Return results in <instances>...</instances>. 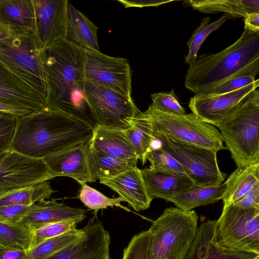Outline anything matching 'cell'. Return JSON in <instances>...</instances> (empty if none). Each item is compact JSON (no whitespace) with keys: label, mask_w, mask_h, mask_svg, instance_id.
Returning a JSON list of instances; mask_svg holds the SVG:
<instances>
[{"label":"cell","mask_w":259,"mask_h":259,"mask_svg":"<svg viewBox=\"0 0 259 259\" xmlns=\"http://www.w3.org/2000/svg\"><path fill=\"white\" fill-rule=\"evenodd\" d=\"M39 52L47 84L45 108L96 127L85 94V50L64 38Z\"/></svg>","instance_id":"obj_1"},{"label":"cell","mask_w":259,"mask_h":259,"mask_svg":"<svg viewBox=\"0 0 259 259\" xmlns=\"http://www.w3.org/2000/svg\"><path fill=\"white\" fill-rule=\"evenodd\" d=\"M94 128L61 112L44 108L16 119L11 150L37 159L83 143Z\"/></svg>","instance_id":"obj_2"},{"label":"cell","mask_w":259,"mask_h":259,"mask_svg":"<svg viewBox=\"0 0 259 259\" xmlns=\"http://www.w3.org/2000/svg\"><path fill=\"white\" fill-rule=\"evenodd\" d=\"M259 73V32L245 28L240 37L223 51L198 56L188 67L185 87L201 94L230 78Z\"/></svg>","instance_id":"obj_3"},{"label":"cell","mask_w":259,"mask_h":259,"mask_svg":"<svg viewBox=\"0 0 259 259\" xmlns=\"http://www.w3.org/2000/svg\"><path fill=\"white\" fill-rule=\"evenodd\" d=\"M215 126L237 167L259 162V90L233 109Z\"/></svg>","instance_id":"obj_4"},{"label":"cell","mask_w":259,"mask_h":259,"mask_svg":"<svg viewBox=\"0 0 259 259\" xmlns=\"http://www.w3.org/2000/svg\"><path fill=\"white\" fill-rule=\"evenodd\" d=\"M198 219L194 210L166 208L148 230L149 259H182L195 237Z\"/></svg>","instance_id":"obj_5"},{"label":"cell","mask_w":259,"mask_h":259,"mask_svg":"<svg viewBox=\"0 0 259 259\" xmlns=\"http://www.w3.org/2000/svg\"><path fill=\"white\" fill-rule=\"evenodd\" d=\"M0 64L38 93L46 102L45 67L32 33L0 41Z\"/></svg>","instance_id":"obj_6"},{"label":"cell","mask_w":259,"mask_h":259,"mask_svg":"<svg viewBox=\"0 0 259 259\" xmlns=\"http://www.w3.org/2000/svg\"><path fill=\"white\" fill-rule=\"evenodd\" d=\"M153 136L195 185L217 186L223 183L226 175L219 168L217 151L178 140L154 130Z\"/></svg>","instance_id":"obj_7"},{"label":"cell","mask_w":259,"mask_h":259,"mask_svg":"<svg viewBox=\"0 0 259 259\" xmlns=\"http://www.w3.org/2000/svg\"><path fill=\"white\" fill-rule=\"evenodd\" d=\"M154 131L178 140L217 152L226 149L220 132L193 113L176 115L160 112L151 105L145 111Z\"/></svg>","instance_id":"obj_8"},{"label":"cell","mask_w":259,"mask_h":259,"mask_svg":"<svg viewBox=\"0 0 259 259\" xmlns=\"http://www.w3.org/2000/svg\"><path fill=\"white\" fill-rule=\"evenodd\" d=\"M215 235L223 247L259 254V209L224 206L216 221Z\"/></svg>","instance_id":"obj_9"},{"label":"cell","mask_w":259,"mask_h":259,"mask_svg":"<svg viewBox=\"0 0 259 259\" xmlns=\"http://www.w3.org/2000/svg\"><path fill=\"white\" fill-rule=\"evenodd\" d=\"M85 94L97 125L124 130L140 111L132 98L108 88L87 82Z\"/></svg>","instance_id":"obj_10"},{"label":"cell","mask_w":259,"mask_h":259,"mask_svg":"<svg viewBox=\"0 0 259 259\" xmlns=\"http://www.w3.org/2000/svg\"><path fill=\"white\" fill-rule=\"evenodd\" d=\"M53 178L43 159L12 150L0 154V199L25 187Z\"/></svg>","instance_id":"obj_11"},{"label":"cell","mask_w":259,"mask_h":259,"mask_svg":"<svg viewBox=\"0 0 259 259\" xmlns=\"http://www.w3.org/2000/svg\"><path fill=\"white\" fill-rule=\"evenodd\" d=\"M84 74L87 82L132 98L131 67L126 59L85 50Z\"/></svg>","instance_id":"obj_12"},{"label":"cell","mask_w":259,"mask_h":259,"mask_svg":"<svg viewBox=\"0 0 259 259\" xmlns=\"http://www.w3.org/2000/svg\"><path fill=\"white\" fill-rule=\"evenodd\" d=\"M68 2L67 0H32V34L39 51L65 38Z\"/></svg>","instance_id":"obj_13"},{"label":"cell","mask_w":259,"mask_h":259,"mask_svg":"<svg viewBox=\"0 0 259 259\" xmlns=\"http://www.w3.org/2000/svg\"><path fill=\"white\" fill-rule=\"evenodd\" d=\"M79 236L46 259H110V237L101 222L90 220Z\"/></svg>","instance_id":"obj_14"},{"label":"cell","mask_w":259,"mask_h":259,"mask_svg":"<svg viewBox=\"0 0 259 259\" xmlns=\"http://www.w3.org/2000/svg\"><path fill=\"white\" fill-rule=\"evenodd\" d=\"M258 85L257 79L253 83L230 93L218 95H195L190 99L189 107L198 119L214 126Z\"/></svg>","instance_id":"obj_15"},{"label":"cell","mask_w":259,"mask_h":259,"mask_svg":"<svg viewBox=\"0 0 259 259\" xmlns=\"http://www.w3.org/2000/svg\"><path fill=\"white\" fill-rule=\"evenodd\" d=\"M89 143H83L43 159L53 178H71L79 184L95 182L88 162Z\"/></svg>","instance_id":"obj_16"},{"label":"cell","mask_w":259,"mask_h":259,"mask_svg":"<svg viewBox=\"0 0 259 259\" xmlns=\"http://www.w3.org/2000/svg\"><path fill=\"white\" fill-rule=\"evenodd\" d=\"M216 221L208 220L197 228L195 237L182 259H259V254L240 252L219 245Z\"/></svg>","instance_id":"obj_17"},{"label":"cell","mask_w":259,"mask_h":259,"mask_svg":"<svg viewBox=\"0 0 259 259\" xmlns=\"http://www.w3.org/2000/svg\"><path fill=\"white\" fill-rule=\"evenodd\" d=\"M99 181L116 192L135 210H144L150 207L152 199L147 192L141 169L137 166Z\"/></svg>","instance_id":"obj_18"},{"label":"cell","mask_w":259,"mask_h":259,"mask_svg":"<svg viewBox=\"0 0 259 259\" xmlns=\"http://www.w3.org/2000/svg\"><path fill=\"white\" fill-rule=\"evenodd\" d=\"M85 218L83 209L71 207L55 200H44L30 205L20 224L33 232L48 224L68 220L79 223Z\"/></svg>","instance_id":"obj_19"},{"label":"cell","mask_w":259,"mask_h":259,"mask_svg":"<svg viewBox=\"0 0 259 259\" xmlns=\"http://www.w3.org/2000/svg\"><path fill=\"white\" fill-rule=\"evenodd\" d=\"M0 101L32 112L45 107V100L38 93L1 64Z\"/></svg>","instance_id":"obj_20"},{"label":"cell","mask_w":259,"mask_h":259,"mask_svg":"<svg viewBox=\"0 0 259 259\" xmlns=\"http://www.w3.org/2000/svg\"><path fill=\"white\" fill-rule=\"evenodd\" d=\"M150 197L170 201L171 198L191 188L195 184L184 172L146 167L141 169Z\"/></svg>","instance_id":"obj_21"},{"label":"cell","mask_w":259,"mask_h":259,"mask_svg":"<svg viewBox=\"0 0 259 259\" xmlns=\"http://www.w3.org/2000/svg\"><path fill=\"white\" fill-rule=\"evenodd\" d=\"M98 27L68 2L65 38L85 50L100 51Z\"/></svg>","instance_id":"obj_22"},{"label":"cell","mask_w":259,"mask_h":259,"mask_svg":"<svg viewBox=\"0 0 259 259\" xmlns=\"http://www.w3.org/2000/svg\"><path fill=\"white\" fill-rule=\"evenodd\" d=\"M90 146L105 153L124 159L139 160L137 153L123 130L97 125L93 130Z\"/></svg>","instance_id":"obj_23"},{"label":"cell","mask_w":259,"mask_h":259,"mask_svg":"<svg viewBox=\"0 0 259 259\" xmlns=\"http://www.w3.org/2000/svg\"><path fill=\"white\" fill-rule=\"evenodd\" d=\"M224 206L233 204L259 184V162L237 167L224 182Z\"/></svg>","instance_id":"obj_24"},{"label":"cell","mask_w":259,"mask_h":259,"mask_svg":"<svg viewBox=\"0 0 259 259\" xmlns=\"http://www.w3.org/2000/svg\"><path fill=\"white\" fill-rule=\"evenodd\" d=\"M138 159H124L105 153L89 146L88 162L91 174L96 181L114 177L137 166Z\"/></svg>","instance_id":"obj_25"},{"label":"cell","mask_w":259,"mask_h":259,"mask_svg":"<svg viewBox=\"0 0 259 259\" xmlns=\"http://www.w3.org/2000/svg\"><path fill=\"white\" fill-rule=\"evenodd\" d=\"M0 19L19 34L32 33L34 14L32 0H0Z\"/></svg>","instance_id":"obj_26"},{"label":"cell","mask_w":259,"mask_h":259,"mask_svg":"<svg viewBox=\"0 0 259 259\" xmlns=\"http://www.w3.org/2000/svg\"><path fill=\"white\" fill-rule=\"evenodd\" d=\"M183 5L204 13L224 12L232 18H244L248 13L259 12V0H188Z\"/></svg>","instance_id":"obj_27"},{"label":"cell","mask_w":259,"mask_h":259,"mask_svg":"<svg viewBox=\"0 0 259 259\" xmlns=\"http://www.w3.org/2000/svg\"><path fill=\"white\" fill-rule=\"evenodd\" d=\"M226 189L225 183L217 186L193 185L191 188L174 196L170 200L177 207L186 211L215 203L222 200Z\"/></svg>","instance_id":"obj_28"},{"label":"cell","mask_w":259,"mask_h":259,"mask_svg":"<svg viewBox=\"0 0 259 259\" xmlns=\"http://www.w3.org/2000/svg\"><path fill=\"white\" fill-rule=\"evenodd\" d=\"M123 132L135 150L139 160L143 165L145 164L152 142L155 139L149 116L145 112L140 111L131 120L128 127Z\"/></svg>","instance_id":"obj_29"},{"label":"cell","mask_w":259,"mask_h":259,"mask_svg":"<svg viewBox=\"0 0 259 259\" xmlns=\"http://www.w3.org/2000/svg\"><path fill=\"white\" fill-rule=\"evenodd\" d=\"M55 191L44 181L10 193L0 199V206L14 204L30 206L49 198Z\"/></svg>","instance_id":"obj_30"},{"label":"cell","mask_w":259,"mask_h":259,"mask_svg":"<svg viewBox=\"0 0 259 259\" xmlns=\"http://www.w3.org/2000/svg\"><path fill=\"white\" fill-rule=\"evenodd\" d=\"M230 18L232 17L229 15L224 14L213 22H210L209 17H205L201 20L199 26L193 31L187 43L188 53L185 57V61L186 64L190 66L195 62L198 57V52L206 38Z\"/></svg>","instance_id":"obj_31"},{"label":"cell","mask_w":259,"mask_h":259,"mask_svg":"<svg viewBox=\"0 0 259 259\" xmlns=\"http://www.w3.org/2000/svg\"><path fill=\"white\" fill-rule=\"evenodd\" d=\"M31 238V232L22 225L0 221V245L28 250Z\"/></svg>","instance_id":"obj_32"},{"label":"cell","mask_w":259,"mask_h":259,"mask_svg":"<svg viewBox=\"0 0 259 259\" xmlns=\"http://www.w3.org/2000/svg\"><path fill=\"white\" fill-rule=\"evenodd\" d=\"M81 231L76 229L45 240L27 250L29 259H46L74 240Z\"/></svg>","instance_id":"obj_33"},{"label":"cell","mask_w":259,"mask_h":259,"mask_svg":"<svg viewBox=\"0 0 259 259\" xmlns=\"http://www.w3.org/2000/svg\"><path fill=\"white\" fill-rule=\"evenodd\" d=\"M80 190L78 198L85 206L94 210L95 213L99 209L106 208L109 206H116L124 208L121 202L120 197L111 198L108 197L100 191L89 186L86 183H80Z\"/></svg>","instance_id":"obj_34"},{"label":"cell","mask_w":259,"mask_h":259,"mask_svg":"<svg viewBox=\"0 0 259 259\" xmlns=\"http://www.w3.org/2000/svg\"><path fill=\"white\" fill-rule=\"evenodd\" d=\"M79 222L75 220L64 221L45 225L31 232L30 247H35L45 240L76 229Z\"/></svg>","instance_id":"obj_35"},{"label":"cell","mask_w":259,"mask_h":259,"mask_svg":"<svg viewBox=\"0 0 259 259\" xmlns=\"http://www.w3.org/2000/svg\"><path fill=\"white\" fill-rule=\"evenodd\" d=\"M147 160L150 163L151 168L185 173L180 164L161 148L156 139L152 142L147 155Z\"/></svg>","instance_id":"obj_36"},{"label":"cell","mask_w":259,"mask_h":259,"mask_svg":"<svg viewBox=\"0 0 259 259\" xmlns=\"http://www.w3.org/2000/svg\"><path fill=\"white\" fill-rule=\"evenodd\" d=\"M150 235L149 230L135 235L124 249L122 259H149Z\"/></svg>","instance_id":"obj_37"},{"label":"cell","mask_w":259,"mask_h":259,"mask_svg":"<svg viewBox=\"0 0 259 259\" xmlns=\"http://www.w3.org/2000/svg\"><path fill=\"white\" fill-rule=\"evenodd\" d=\"M151 99L152 103L151 106L160 112L176 115L186 113L185 110L179 103L174 89L169 92L152 94Z\"/></svg>","instance_id":"obj_38"},{"label":"cell","mask_w":259,"mask_h":259,"mask_svg":"<svg viewBox=\"0 0 259 259\" xmlns=\"http://www.w3.org/2000/svg\"><path fill=\"white\" fill-rule=\"evenodd\" d=\"M255 80V77L251 75L233 77L219 83L200 95H218L230 93L250 84Z\"/></svg>","instance_id":"obj_39"},{"label":"cell","mask_w":259,"mask_h":259,"mask_svg":"<svg viewBox=\"0 0 259 259\" xmlns=\"http://www.w3.org/2000/svg\"><path fill=\"white\" fill-rule=\"evenodd\" d=\"M17 118L0 113V154L11 150Z\"/></svg>","instance_id":"obj_40"},{"label":"cell","mask_w":259,"mask_h":259,"mask_svg":"<svg viewBox=\"0 0 259 259\" xmlns=\"http://www.w3.org/2000/svg\"><path fill=\"white\" fill-rule=\"evenodd\" d=\"M29 207L19 204L0 206V221L11 224H20Z\"/></svg>","instance_id":"obj_41"},{"label":"cell","mask_w":259,"mask_h":259,"mask_svg":"<svg viewBox=\"0 0 259 259\" xmlns=\"http://www.w3.org/2000/svg\"><path fill=\"white\" fill-rule=\"evenodd\" d=\"M233 204L244 209H259V184L255 185L250 191Z\"/></svg>","instance_id":"obj_42"},{"label":"cell","mask_w":259,"mask_h":259,"mask_svg":"<svg viewBox=\"0 0 259 259\" xmlns=\"http://www.w3.org/2000/svg\"><path fill=\"white\" fill-rule=\"evenodd\" d=\"M0 259H29L27 250L0 245Z\"/></svg>","instance_id":"obj_43"},{"label":"cell","mask_w":259,"mask_h":259,"mask_svg":"<svg viewBox=\"0 0 259 259\" xmlns=\"http://www.w3.org/2000/svg\"><path fill=\"white\" fill-rule=\"evenodd\" d=\"M32 113V112L25 108L0 101V113L10 115L17 118L28 115Z\"/></svg>","instance_id":"obj_44"},{"label":"cell","mask_w":259,"mask_h":259,"mask_svg":"<svg viewBox=\"0 0 259 259\" xmlns=\"http://www.w3.org/2000/svg\"><path fill=\"white\" fill-rule=\"evenodd\" d=\"M173 1H156V0H140V1H124L120 0L119 2L122 3L125 8L146 7H157L163 4L170 3Z\"/></svg>","instance_id":"obj_45"},{"label":"cell","mask_w":259,"mask_h":259,"mask_svg":"<svg viewBox=\"0 0 259 259\" xmlns=\"http://www.w3.org/2000/svg\"><path fill=\"white\" fill-rule=\"evenodd\" d=\"M244 20V28L252 31L259 32V12L247 14Z\"/></svg>","instance_id":"obj_46"},{"label":"cell","mask_w":259,"mask_h":259,"mask_svg":"<svg viewBox=\"0 0 259 259\" xmlns=\"http://www.w3.org/2000/svg\"><path fill=\"white\" fill-rule=\"evenodd\" d=\"M18 34H20L0 19V41L12 38Z\"/></svg>","instance_id":"obj_47"}]
</instances>
